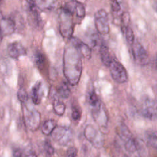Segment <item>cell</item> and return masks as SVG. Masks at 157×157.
Returning <instances> with one entry per match:
<instances>
[{"label":"cell","mask_w":157,"mask_h":157,"mask_svg":"<svg viewBox=\"0 0 157 157\" xmlns=\"http://www.w3.org/2000/svg\"><path fill=\"white\" fill-rule=\"evenodd\" d=\"M77 153L78 150L75 147H71L67 149L66 151V157H76L77 155Z\"/></svg>","instance_id":"cell-30"},{"label":"cell","mask_w":157,"mask_h":157,"mask_svg":"<svg viewBox=\"0 0 157 157\" xmlns=\"http://www.w3.org/2000/svg\"><path fill=\"white\" fill-rule=\"evenodd\" d=\"M145 137L148 144L157 150V131H148L145 132Z\"/></svg>","instance_id":"cell-19"},{"label":"cell","mask_w":157,"mask_h":157,"mask_svg":"<svg viewBox=\"0 0 157 157\" xmlns=\"http://www.w3.org/2000/svg\"><path fill=\"white\" fill-rule=\"evenodd\" d=\"M85 138L96 148H101L104 143V139L102 133L95 129L93 126L88 124L84 129Z\"/></svg>","instance_id":"cell-7"},{"label":"cell","mask_w":157,"mask_h":157,"mask_svg":"<svg viewBox=\"0 0 157 157\" xmlns=\"http://www.w3.org/2000/svg\"><path fill=\"white\" fill-rule=\"evenodd\" d=\"M73 15L64 8H61L59 13V29L61 34L67 39L72 37L74 32Z\"/></svg>","instance_id":"cell-2"},{"label":"cell","mask_w":157,"mask_h":157,"mask_svg":"<svg viewBox=\"0 0 157 157\" xmlns=\"http://www.w3.org/2000/svg\"><path fill=\"white\" fill-rule=\"evenodd\" d=\"M82 115L81 110L79 107H77V106H75L72 108V119L75 121H78L80 119Z\"/></svg>","instance_id":"cell-28"},{"label":"cell","mask_w":157,"mask_h":157,"mask_svg":"<svg viewBox=\"0 0 157 157\" xmlns=\"http://www.w3.org/2000/svg\"><path fill=\"white\" fill-rule=\"evenodd\" d=\"M26 157H37V155L35 151H30L26 155Z\"/></svg>","instance_id":"cell-32"},{"label":"cell","mask_w":157,"mask_h":157,"mask_svg":"<svg viewBox=\"0 0 157 157\" xmlns=\"http://www.w3.org/2000/svg\"><path fill=\"white\" fill-rule=\"evenodd\" d=\"M7 53L9 55L15 59H18L20 56L25 55L26 51L24 46L19 42H13L7 46Z\"/></svg>","instance_id":"cell-12"},{"label":"cell","mask_w":157,"mask_h":157,"mask_svg":"<svg viewBox=\"0 0 157 157\" xmlns=\"http://www.w3.org/2000/svg\"><path fill=\"white\" fill-rule=\"evenodd\" d=\"M0 29L3 36L10 35L15 30V22L11 18L2 17L0 18Z\"/></svg>","instance_id":"cell-14"},{"label":"cell","mask_w":157,"mask_h":157,"mask_svg":"<svg viewBox=\"0 0 157 157\" xmlns=\"http://www.w3.org/2000/svg\"><path fill=\"white\" fill-rule=\"evenodd\" d=\"M42 88L40 82H37L32 88L31 91V98L34 104H39L42 100Z\"/></svg>","instance_id":"cell-15"},{"label":"cell","mask_w":157,"mask_h":157,"mask_svg":"<svg viewBox=\"0 0 157 157\" xmlns=\"http://www.w3.org/2000/svg\"><path fill=\"white\" fill-rule=\"evenodd\" d=\"M92 116L94 121L102 129H106L108 124V117L105 109L101 103L92 109Z\"/></svg>","instance_id":"cell-10"},{"label":"cell","mask_w":157,"mask_h":157,"mask_svg":"<svg viewBox=\"0 0 157 157\" xmlns=\"http://www.w3.org/2000/svg\"><path fill=\"white\" fill-rule=\"evenodd\" d=\"M57 126V122L53 119L46 120L42 126V132L45 135H50Z\"/></svg>","instance_id":"cell-18"},{"label":"cell","mask_w":157,"mask_h":157,"mask_svg":"<svg viewBox=\"0 0 157 157\" xmlns=\"http://www.w3.org/2000/svg\"><path fill=\"white\" fill-rule=\"evenodd\" d=\"M17 95H18V98L19 101L22 103H25L28 99V93L24 88L19 89Z\"/></svg>","instance_id":"cell-27"},{"label":"cell","mask_w":157,"mask_h":157,"mask_svg":"<svg viewBox=\"0 0 157 157\" xmlns=\"http://www.w3.org/2000/svg\"><path fill=\"white\" fill-rule=\"evenodd\" d=\"M2 37H3V35H2V33L1 31V29H0V43L1 42L2 40Z\"/></svg>","instance_id":"cell-33"},{"label":"cell","mask_w":157,"mask_h":157,"mask_svg":"<svg viewBox=\"0 0 157 157\" xmlns=\"http://www.w3.org/2000/svg\"><path fill=\"white\" fill-rule=\"evenodd\" d=\"M53 109L56 114L61 116L65 112L66 105L63 101L59 99H55L53 103Z\"/></svg>","instance_id":"cell-21"},{"label":"cell","mask_w":157,"mask_h":157,"mask_svg":"<svg viewBox=\"0 0 157 157\" xmlns=\"http://www.w3.org/2000/svg\"><path fill=\"white\" fill-rule=\"evenodd\" d=\"M14 157H23V153L20 149H16L13 153Z\"/></svg>","instance_id":"cell-31"},{"label":"cell","mask_w":157,"mask_h":157,"mask_svg":"<svg viewBox=\"0 0 157 157\" xmlns=\"http://www.w3.org/2000/svg\"><path fill=\"white\" fill-rule=\"evenodd\" d=\"M71 45L78 50L81 56L86 59H90L91 58V50L87 44L77 38L72 37L71 38Z\"/></svg>","instance_id":"cell-13"},{"label":"cell","mask_w":157,"mask_h":157,"mask_svg":"<svg viewBox=\"0 0 157 157\" xmlns=\"http://www.w3.org/2000/svg\"><path fill=\"white\" fill-rule=\"evenodd\" d=\"M78 50L72 45L67 47L63 55V72L69 83L78 84L82 75V61Z\"/></svg>","instance_id":"cell-1"},{"label":"cell","mask_w":157,"mask_h":157,"mask_svg":"<svg viewBox=\"0 0 157 157\" xmlns=\"http://www.w3.org/2000/svg\"><path fill=\"white\" fill-rule=\"evenodd\" d=\"M42 150L46 157H51L54 153V148L48 140H45L42 145Z\"/></svg>","instance_id":"cell-23"},{"label":"cell","mask_w":157,"mask_h":157,"mask_svg":"<svg viewBox=\"0 0 157 157\" xmlns=\"http://www.w3.org/2000/svg\"><path fill=\"white\" fill-rule=\"evenodd\" d=\"M122 31L124 34L125 35L126 41L129 45H132L135 41V37L132 28L130 26H128L125 29H122Z\"/></svg>","instance_id":"cell-22"},{"label":"cell","mask_w":157,"mask_h":157,"mask_svg":"<svg viewBox=\"0 0 157 157\" xmlns=\"http://www.w3.org/2000/svg\"><path fill=\"white\" fill-rule=\"evenodd\" d=\"M94 25L97 31L102 35L110 31V26L107 12L103 9L98 10L94 14Z\"/></svg>","instance_id":"cell-6"},{"label":"cell","mask_w":157,"mask_h":157,"mask_svg":"<svg viewBox=\"0 0 157 157\" xmlns=\"http://www.w3.org/2000/svg\"><path fill=\"white\" fill-rule=\"evenodd\" d=\"M143 117L146 118L153 120L157 117V107L154 103L148 104L142 110Z\"/></svg>","instance_id":"cell-17"},{"label":"cell","mask_w":157,"mask_h":157,"mask_svg":"<svg viewBox=\"0 0 157 157\" xmlns=\"http://www.w3.org/2000/svg\"><path fill=\"white\" fill-rule=\"evenodd\" d=\"M156 10H157V4H156Z\"/></svg>","instance_id":"cell-35"},{"label":"cell","mask_w":157,"mask_h":157,"mask_svg":"<svg viewBox=\"0 0 157 157\" xmlns=\"http://www.w3.org/2000/svg\"><path fill=\"white\" fill-rule=\"evenodd\" d=\"M131 47L135 62L140 66L147 65L149 63V55L144 47L137 41H134Z\"/></svg>","instance_id":"cell-8"},{"label":"cell","mask_w":157,"mask_h":157,"mask_svg":"<svg viewBox=\"0 0 157 157\" xmlns=\"http://www.w3.org/2000/svg\"><path fill=\"white\" fill-rule=\"evenodd\" d=\"M57 93L61 98L63 99L68 98L70 96L71 91L67 83L64 82H62L57 88Z\"/></svg>","instance_id":"cell-20"},{"label":"cell","mask_w":157,"mask_h":157,"mask_svg":"<svg viewBox=\"0 0 157 157\" xmlns=\"http://www.w3.org/2000/svg\"><path fill=\"white\" fill-rule=\"evenodd\" d=\"M34 61L39 69H42L45 62V58L44 55L40 51L37 52L34 55Z\"/></svg>","instance_id":"cell-24"},{"label":"cell","mask_w":157,"mask_h":157,"mask_svg":"<svg viewBox=\"0 0 157 157\" xmlns=\"http://www.w3.org/2000/svg\"><path fill=\"white\" fill-rule=\"evenodd\" d=\"M63 8L70 12L72 15H75L79 18H83L85 15V7L78 1H68L66 2Z\"/></svg>","instance_id":"cell-11"},{"label":"cell","mask_w":157,"mask_h":157,"mask_svg":"<svg viewBox=\"0 0 157 157\" xmlns=\"http://www.w3.org/2000/svg\"><path fill=\"white\" fill-rule=\"evenodd\" d=\"M41 115L36 109L28 110L25 115V122L27 128L32 131H36L40 126Z\"/></svg>","instance_id":"cell-9"},{"label":"cell","mask_w":157,"mask_h":157,"mask_svg":"<svg viewBox=\"0 0 157 157\" xmlns=\"http://www.w3.org/2000/svg\"><path fill=\"white\" fill-rule=\"evenodd\" d=\"M156 66L157 67V56H156Z\"/></svg>","instance_id":"cell-34"},{"label":"cell","mask_w":157,"mask_h":157,"mask_svg":"<svg viewBox=\"0 0 157 157\" xmlns=\"http://www.w3.org/2000/svg\"><path fill=\"white\" fill-rule=\"evenodd\" d=\"M111 9L113 13H117L120 12L121 10V6L119 2L117 1H112L111 2Z\"/></svg>","instance_id":"cell-29"},{"label":"cell","mask_w":157,"mask_h":157,"mask_svg":"<svg viewBox=\"0 0 157 157\" xmlns=\"http://www.w3.org/2000/svg\"><path fill=\"white\" fill-rule=\"evenodd\" d=\"M95 157H99V156H95Z\"/></svg>","instance_id":"cell-36"},{"label":"cell","mask_w":157,"mask_h":157,"mask_svg":"<svg viewBox=\"0 0 157 157\" xmlns=\"http://www.w3.org/2000/svg\"><path fill=\"white\" fill-rule=\"evenodd\" d=\"M117 133L124 142L125 148L128 151L133 153L137 150V142L133 137L131 131L126 124L123 123L120 124L117 128Z\"/></svg>","instance_id":"cell-3"},{"label":"cell","mask_w":157,"mask_h":157,"mask_svg":"<svg viewBox=\"0 0 157 157\" xmlns=\"http://www.w3.org/2000/svg\"><path fill=\"white\" fill-rule=\"evenodd\" d=\"M88 101H89L90 104L91 105V106H92L93 109L98 107L101 104V102L99 100L98 96L96 95V93L94 91H91L90 93Z\"/></svg>","instance_id":"cell-25"},{"label":"cell","mask_w":157,"mask_h":157,"mask_svg":"<svg viewBox=\"0 0 157 157\" xmlns=\"http://www.w3.org/2000/svg\"><path fill=\"white\" fill-rule=\"evenodd\" d=\"M109 67L111 77L115 82L118 83H123L128 80L127 71L119 61L112 59Z\"/></svg>","instance_id":"cell-5"},{"label":"cell","mask_w":157,"mask_h":157,"mask_svg":"<svg viewBox=\"0 0 157 157\" xmlns=\"http://www.w3.org/2000/svg\"><path fill=\"white\" fill-rule=\"evenodd\" d=\"M130 21V15L128 12H124L121 14L120 16V22L121 24V29H125L129 26V23Z\"/></svg>","instance_id":"cell-26"},{"label":"cell","mask_w":157,"mask_h":157,"mask_svg":"<svg viewBox=\"0 0 157 157\" xmlns=\"http://www.w3.org/2000/svg\"><path fill=\"white\" fill-rule=\"evenodd\" d=\"M99 53L101 61L102 63L105 66L109 67L113 59H112L108 47L104 43H102L100 45Z\"/></svg>","instance_id":"cell-16"},{"label":"cell","mask_w":157,"mask_h":157,"mask_svg":"<svg viewBox=\"0 0 157 157\" xmlns=\"http://www.w3.org/2000/svg\"><path fill=\"white\" fill-rule=\"evenodd\" d=\"M51 135L55 142L59 145L65 146L71 141L73 137V132L69 128L56 126Z\"/></svg>","instance_id":"cell-4"}]
</instances>
